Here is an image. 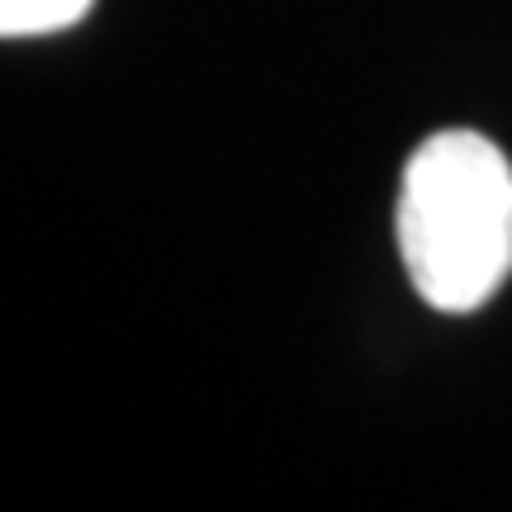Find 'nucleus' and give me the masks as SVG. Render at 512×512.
Returning a JSON list of instances; mask_svg holds the SVG:
<instances>
[{
    "label": "nucleus",
    "instance_id": "obj_2",
    "mask_svg": "<svg viewBox=\"0 0 512 512\" xmlns=\"http://www.w3.org/2000/svg\"><path fill=\"white\" fill-rule=\"evenodd\" d=\"M91 5L95 0H0V34L5 38L53 34V29L76 24Z\"/></svg>",
    "mask_w": 512,
    "mask_h": 512
},
{
    "label": "nucleus",
    "instance_id": "obj_1",
    "mask_svg": "<svg viewBox=\"0 0 512 512\" xmlns=\"http://www.w3.org/2000/svg\"><path fill=\"white\" fill-rule=\"evenodd\" d=\"M399 252L437 313L484 309L512 275V166L470 128L437 133L408 157Z\"/></svg>",
    "mask_w": 512,
    "mask_h": 512
}]
</instances>
